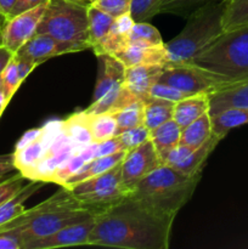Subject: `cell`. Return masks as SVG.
<instances>
[{
  "label": "cell",
  "mask_w": 248,
  "mask_h": 249,
  "mask_svg": "<svg viewBox=\"0 0 248 249\" xmlns=\"http://www.w3.org/2000/svg\"><path fill=\"white\" fill-rule=\"evenodd\" d=\"M95 224L88 246L124 249H167L173 216L153 211L128 195L94 214Z\"/></svg>",
  "instance_id": "cell-1"
},
{
  "label": "cell",
  "mask_w": 248,
  "mask_h": 249,
  "mask_svg": "<svg viewBox=\"0 0 248 249\" xmlns=\"http://www.w3.org/2000/svg\"><path fill=\"white\" fill-rule=\"evenodd\" d=\"M91 215L94 214L85 208L68 189L61 186L60 191L38 206L24 209L23 213L0 226V230L16 229L24 249L28 243L53 235L66 226L79 223Z\"/></svg>",
  "instance_id": "cell-2"
},
{
  "label": "cell",
  "mask_w": 248,
  "mask_h": 249,
  "mask_svg": "<svg viewBox=\"0 0 248 249\" xmlns=\"http://www.w3.org/2000/svg\"><path fill=\"white\" fill-rule=\"evenodd\" d=\"M201 174L186 175L162 164L135 185L130 196L143 202L156 212L175 218L177 212L194 195Z\"/></svg>",
  "instance_id": "cell-3"
},
{
  "label": "cell",
  "mask_w": 248,
  "mask_h": 249,
  "mask_svg": "<svg viewBox=\"0 0 248 249\" xmlns=\"http://www.w3.org/2000/svg\"><path fill=\"white\" fill-rule=\"evenodd\" d=\"M224 6V0H215L201 6L187 17L186 26L179 36L164 43L167 67L191 62L195 56L223 33Z\"/></svg>",
  "instance_id": "cell-4"
},
{
  "label": "cell",
  "mask_w": 248,
  "mask_h": 249,
  "mask_svg": "<svg viewBox=\"0 0 248 249\" xmlns=\"http://www.w3.org/2000/svg\"><path fill=\"white\" fill-rule=\"evenodd\" d=\"M88 9L85 0H49L35 34H49L73 53L91 49Z\"/></svg>",
  "instance_id": "cell-5"
},
{
  "label": "cell",
  "mask_w": 248,
  "mask_h": 249,
  "mask_svg": "<svg viewBox=\"0 0 248 249\" xmlns=\"http://www.w3.org/2000/svg\"><path fill=\"white\" fill-rule=\"evenodd\" d=\"M189 63L230 83L248 79V26L223 32Z\"/></svg>",
  "instance_id": "cell-6"
},
{
  "label": "cell",
  "mask_w": 248,
  "mask_h": 249,
  "mask_svg": "<svg viewBox=\"0 0 248 249\" xmlns=\"http://www.w3.org/2000/svg\"><path fill=\"white\" fill-rule=\"evenodd\" d=\"M99 61L96 85H95L92 101L84 112L89 114H97L112 111L125 106L129 102L135 101L133 94L124 87V72L125 67L123 63L111 55L96 56Z\"/></svg>",
  "instance_id": "cell-7"
},
{
  "label": "cell",
  "mask_w": 248,
  "mask_h": 249,
  "mask_svg": "<svg viewBox=\"0 0 248 249\" xmlns=\"http://www.w3.org/2000/svg\"><path fill=\"white\" fill-rule=\"evenodd\" d=\"M65 187L92 214L99 213L129 195L122 180V162L102 174Z\"/></svg>",
  "instance_id": "cell-8"
},
{
  "label": "cell",
  "mask_w": 248,
  "mask_h": 249,
  "mask_svg": "<svg viewBox=\"0 0 248 249\" xmlns=\"http://www.w3.org/2000/svg\"><path fill=\"white\" fill-rule=\"evenodd\" d=\"M158 82L170 85L189 96L197 94L211 95L230 84V82L224 78L192 63L164 67Z\"/></svg>",
  "instance_id": "cell-9"
},
{
  "label": "cell",
  "mask_w": 248,
  "mask_h": 249,
  "mask_svg": "<svg viewBox=\"0 0 248 249\" xmlns=\"http://www.w3.org/2000/svg\"><path fill=\"white\" fill-rule=\"evenodd\" d=\"M162 164L151 140L145 141L133 150L126 151L122 160V180L129 195L141 179Z\"/></svg>",
  "instance_id": "cell-10"
},
{
  "label": "cell",
  "mask_w": 248,
  "mask_h": 249,
  "mask_svg": "<svg viewBox=\"0 0 248 249\" xmlns=\"http://www.w3.org/2000/svg\"><path fill=\"white\" fill-rule=\"evenodd\" d=\"M45 5H39L6 19L0 33V44L16 53L27 40L35 34L38 24L43 17Z\"/></svg>",
  "instance_id": "cell-11"
},
{
  "label": "cell",
  "mask_w": 248,
  "mask_h": 249,
  "mask_svg": "<svg viewBox=\"0 0 248 249\" xmlns=\"http://www.w3.org/2000/svg\"><path fill=\"white\" fill-rule=\"evenodd\" d=\"M221 140L223 139L213 134L201 147L196 148V150L179 143L177 147H174L168 153L163 164L169 165L182 174H201L203 172L207 160Z\"/></svg>",
  "instance_id": "cell-12"
},
{
  "label": "cell",
  "mask_w": 248,
  "mask_h": 249,
  "mask_svg": "<svg viewBox=\"0 0 248 249\" xmlns=\"http://www.w3.org/2000/svg\"><path fill=\"white\" fill-rule=\"evenodd\" d=\"M94 215L89 216L85 220L72 224L70 226L56 231L53 235L39 238L28 243L24 249H53L72 246H88L89 236L94 228Z\"/></svg>",
  "instance_id": "cell-13"
},
{
  "label": "cell",
  "mask_w": 248,
  "mask_h": 249,
  "mask_svg": "<svg viewBox=\"0 0 248 249\" xmlns=\"http://www.w3.org/2000/svg\"><path fill=\"white\" fill-rule=\"evenodd\" d=\"M73 53L72 49L66 44L56 40L49 34H34L19 48L16 55L33 61L36 66L56 56Z\"/></svg>",
  "instance_id": "cell-14"
},
{
  "label": "cell",
  "mask_w": 248,
  "mask_h": 249,
  "mask_svg": "<svg viewBox=\"0 0 248 249\" xmlns=\"http://www.w3.org/2000/svg\"><path fill=\"white\" fill-rule=\"evenodd\" d=\"M164 66L139 65L126 67L124 72V87L138 100L145 101L150 97V90L158 82Z\"/></svg>",
  "instance_id": "cell-15"
},
{
  "label": "cell",
  "mask_w": 248,
  "mask_h": 249,
  "mask_svg": "<svg viewBox=\"0 0 248 249\" xmlns=\"http://www.w3.org/2000/svg\"><path fill=\"white\" fill-rule=\"evenodd\" d=\"M113 57L121 61L125 68L139 65H159L167 67V51L164 44L145 45V44L129 43L121 53Z\"/></svg>",
  "instance_id": "cell-16"
},
{
  "label": "cell",
  "mask_w": 248,
  "mask_h": 249,
  "mask_svg": "<svg viewBox=\"0 0 248 249\" xmlns=\"http://www.w3.org/2000/svg\"><path fill=\"white\" fill-rule=\"evenodd\" d=\"M232 107H248V79L230 83L209 95V114Z\"/></svg>",
  "instance_id": "cell-17"
},
{
  "label": "cell",
  "mask_w": 248,
  "mask_h": 249,
  "mask_svg": "<svg viewBox=\"0 0 248 249\" xmlns=\"http://www.w3.org/2000/svg\"><path fill=\"white\" fill-rule=\"evenodd\" d=\"M209 112V94H197L175 102L173 119L180 128H185Z\"/></svg>",
  "instance_id": "cell-18"
},
{
  "label": "cell",
  "mask_w": 248,
  "mask_h": 249,
  "mask_svg": "<svg viewBox=\"0 0 248 249\" xmlns=\"http://www.w3.org/2000/svg\"><path fill=\"white\" fill-rule=\"evenodd\" d=\"M180 136H181V128L177 125L174 119H170L150 131V140L152 141L162 163H164L168 153L179 145Z\"/></svg>",
  "instance_id": "cell-19"
},
{
  "label": "cell",
  "mask_w": 248,
  "mask_h": 249,
  "mask_svg": "<svg viewBox=\"0 0 248 249\" xmlns=\"http://www.w3.org/2000/svg\"><path fill=\"white\" fill-rule=\"evenodd\" d=\"M45 182L38 181V180H29L15 196L0 204V226L5 225L10 220L15 219L24 212L23 203L38 192Z\"/></svg>",
  "instance_id": "cell-20"
},
{
  "label": "cell",
  "mask_w": 248,
  "mask_h": 249,
  "mask_svg": "<svg viewBox=\"0 0 248 249\" xmlns=\"http://www.w3.org/2000/svg\"><path fill=\"white\" fill-rule=\"evenodd\" d=\"M212 129L214 135L224 139L226 134L237 126L248 123V107L226 108L211 116Z\"/></svg>",
  "instance_id": "cell-21"
},
{
  "label": "cell",
  "mask_w": 248,
  "mask_h": 249,
  "mask_svg": "<svg viewBox=\"0 0 248 249\" xmlns=\"http://www.w3.org/2000/svg\"><path fill=\"white\" fill-rule=\"evenodd\" d=\"M62 131L71 139L77 150H83L94 142L90 133L88 116L84 111L73 113L63 121Z\"/></svg>",
  "instance_id": "cell-22"
},
{
  "label": "cell",
  "mask_w": 248,
  "mask_h": 249,
  "mask_svg": "<svg viewBox=\"0 0 248 249\" xmlns=\"http://www.w3.org/2000/svg\"><path fill=\"white\" fill-rule=\"evenodd\" d=\"M48 150L46 145L40 138L34 142L14 151V163L16 170H18L26 179H28L31 173L36 167L44 153ZM29 180V179H28Z\"/></svg>",
  "instance_id": "cell-23"
},
{
  "label": "cell",
  "mask_w": 248,
  "mask_h": 249,
  "mask_svg": "<svg viewBox=\"0 0 248 249\" xmlns=\"http://www.w3.org/2000/svg\"><path fill=\"white\" fill-rule=\"evenodd\" d=\"M125 153L126 151H119V152L113 153V155L97 157L89 160L87 164L83 165L82 169H80L79 172L75 173V174L73 175L71 179H68L67 181L65 182V185H62V186L83 181V180H87L89 179V178H94L96 177V175H100L102 174V173L107 172V170L112 169V168L116 167L117 164H119V163L123 160Z\"/></svg>",
  "instance_id": "cell-24"
},
{
  "label": "cell",
  "mask_w": 248,
  "mask_h": 249,
  "mask_svg": "<svg viewBox=\"0 0 248 249\" xmlns=\"http://www.w3.org/2000/svg\"><path fill=\"white\" fill-rule=\"evenodd\" d=\"M175 102L167 100L148 97L143 101V125L148 130H153L165 122L173 119V109Z\"/></svg>",
  "instance_id": "cell-25"
},
{
  "label": "cell",
  "mask_w": 248,
  "mask_h": 249,
  "mask_svg": "<svg viewBox=\"0 0 248 249\" xmlns=\"http://www.w3.org/2000/svg\"><path fill=\"white\" fill-rule=\"evenodd\" d=\"M212 135H213V129H212L211 114L208 112L181 129L180 143L196 150L201 147Z\"/></svg>",
  "instance_id": "cell-26"
},
{
  "label": "cell",
  "mask_w": 248,
  "mask_h": 249,
  "mask_svg": "<svg viewBox=\"0 0 248 249\" xmlns=\"http://www.w3.org/2000/svg\"><path fill=\"white\" fill-rule=\"evenodd\" d=\"M95 158V145L94 142L91 145L87 146L83 150L78 151L73 156H71L60 168H57L55 173L51 177L50 182L57 184L60 186L65 185V182L68 179L73 177L75 173L79 172L84 164H87L89 160H94Z\"/></svg>",
  "instance_id": "cell-27"
},
{
  "label": "cell",
  "mask_w": 248,
  "mask_h": 249,
  "mask_svg": "<svg viewBox=\"0 0 248 249\" xmlns=\"http://www.w3.org/2000/svg\"><path fill=\"white\" fill-rule=\"evenodd\" d=\"M87 116L88 124H89L90 133H91L94 142H101V141L108 140V139L114 138L119 134L116 119L108 112L97 114L87 113Z\"/></svg>",
  "instance_id": "cell-28"
},
{
  "label": "cell",
  "mask_w": 248,
  "mask_h": 249,
  "mask_svg": "<svg viewBox=\"0 0 248 249\" xmlns=\"http://www.w3.org/2000/svg\"><path fill=\"white\" fill-rule=\"evenodd\" d=\"M224 32L248 26V0H224Z\"/></svg>",
  "instance_id": "cell-29"
},
{
  "label": "cell",
  "mask_w": 248,
  "mask_h": 249,
  "mask_svg": "<svg viewBox=\"0 0 248 249\" xmlns=\"http://www.w3.org/2000/svg\"><path fill=\"white\" fill-rule=\"evenodd\" d=\"M88 18H89L90 43H91L92 49L108 34L112 23H113L114 17H112L111 15L106 14V12L101 11L100 9L89 4Z\"/></svg>",
  "instance_id": "cell-30"
},
{
  "label": "cell",
  "mask_w": 248,
  "mask_h": 249,
  "mask_svg": "<svg viewBox=\"0 0 248 249\" xmlns=\"http://www.w3.org/2000/svg\"><path fill=\"white\" fill-rule=\"evenodd\" d=\"M111 114L114 117V119H116L119 133H122V131L125 130V129L142 125L143 101H141V100H135V101L133 102H129L125 106L112 111Z\"/></svg>",
  "instance_id": "cell-31"
},
{
  "label": "cell",
  "mask_w": 248,
  "mask_h": 249,
  "mask_svg": "<svg viewBox=\"0 0 248 249\" xmlns=\"http://www.w3.org/2000/svg\"><path fill=\"white\" fill-rule=\"evenodd\" d=\"M129 43L145 45H163V39L156 27L147 22H135L129 33Z\"/></svg>",
  "instance_id": "cell-32"
},
{
  "label": "cell",
  "mask_w": 248,
  "mask_h": 249,
  "mask_svg": "<svg viewBox=\"0 0 248 249\" xmlns=\"http://www.w3.org/2000/svg\"><path fill=\"white\" fill-rule=\"evenodd\" d=\"M211 1L215 0H162L159 14H175L189 17L192 12Z\"/></svg>",
  "instance_id": "cell-33"
},
{
  "label": "cell",
  "mask_w": 248,
  "mask_h": 249,
  "mask_svg": "<svg viewBox=\"0 0 248 249\" xmlns=\"http://www.w3.org/2000/svg\"><path fill=\"white\" fill-rule=\"evenodd\" d=\"M162 0H133L130 15L135 22H147L159 14Z\"/></svg>",
  "instance_id": "cell-34"
},
{
  "label": "cell",
  "mask_w": 248,
  "mask_h": 249,
  "mask_svg": "<svg viewBox=\"0 0 248 249\" xmlns=\"http://www.w3.org/2000/svg\"><path fill=\"white\" fill-rule=\"evenodd\" d=\"M28 181L29 180L26 179L18 170L0 178V204L15 196Z\"/></svg>",
  "instance_id": "cell-35"
},
{
  "label": "cell",
  "mask_w": 248,
  "mask_h": 249,
  "mask_svg": "<svg viewBox=\"0 0 248 249\" xmlns=\"http://www.w3.org/2000/svg\"><path fill=\"white\" fill-rule=\"evenodd\" d=\"M118 140L123 145L124 150L130 151L138 147L139 145L143 143L145 141L150 140V130L145 125L134 126V128L125 129L117 135Z\"/></svg>",
  "instance_id": "cell-36"
},
{
  "label": "cell",
  "mask_w": 248,
  "mask_h": 249,
  "mask_svg": "<svg viewBox=\"0 0 248 249\" xmlns=\"http://www.w3.org/2000/svg\"><path fill=\"white\" fill-rule=\"evenodd\" d=\"M1 79H2V84H4L5 94H6L7 99L11 101L12 96L16 94L18 88L21 87V84L23 83L18 75V70H17V63H16V58H15V55L14 57L10 60V62L7 63L5 70L2 71Z\"/></svg>",
  "instance_id": "cell-37"
},
{
  "label": "cell",
  "mask_w": 248,
  "mask_h": 249,
  "mask_svg": "<svg viewBox=\"0 0 248 249\" xmlns=\"http://www.w3.org/2000/svg\"><path fill=\"white\" fill-rule=\"evenodd\" d=\"M131 2L133 0H89L90 5L111 15L112 17H118L130 12Z\"/></svg>",
  "instance_id": "cell-38"
},
{
  "label": "cell",
  "mask_w": 248,
  "mask_h": 249,
  "mask_svg": "<svg viewBox=\"0 0 248 249\" xmlns=\"http://www.w3.org/2000/svg\"><path fill=\"white\" fill-rule=\"evenodd\" d=\"M187 96H189V95L184 94V92L180 91V90L159 82L153 84V87L151 88L150 90V97H157V99L167 100V101L172 102H177Z\"/></svg>",
  "instance_id": "cell-39"
},
{
  "label": "cell",
  "mask_w": 248,
  "mask_h": 249,
  "mask_svg": "<svg viewBox=\"0 0 248 249\" xmlns=\"http://www.w3.org/2000/svg\"><path fill=\"white\" fill-rule=\"evenodd\" d=\"M94 145H95V158L113 155V153L119 152V151H125L124 150L123 145H122L121 141L118 140L117 136H114V138L112 139H108V140L101 141V142H94Z\"/></svg>",
  "instance_id": "cell-40"
},
{
  "label": "cell",
  "mask_w": 248,
  "mask_h": 249,
  "mask_svg": "<svg viewBox=\"0 0 248 249\" xmlns=\"http://www.w3.org/2000/svg\"><path fill=\"white\" fill-rule=\"evenodd\" d=\"M0 249H23V242L16 229L0 230Z\"/></svg>",
  "instance_id": "cell-41"
},
{
  "label": "cell",
  "mask_w": 248,
  "mask_h": 249,
  "mask_svg": "<svg viewBox=\"0 0 248 249\" xmlns=\"http://www.w3.org/2000/svg\"><path fill=\"white\" fill-rule=\"evenodd\" d=\"M48 1L49 0H17L16 5L14 6L11 14H10V16L7 18L16 16V15L21 14V12L27 11V10L34 9V7L39 6V5L46 4Z\"/></svg>",
  "instance_id": "cell-42"
},
{
  "label": "cell",
  "mask_w": 248,
  "mask_h": 249,
  "mask_svg": "<svg viewBox=\"0 0 248 249\" xmlns=\"http://www.w3.org/2000/svg\"><path fill=\"white\" fill-rule=\"evenodd\" d=\"M15 58H16L17 70H18L19 78H21L22 82H24L26 78L32 73V71H33L35 67H38V66H36L33 61L28 60V58L21 57V56H17L16 53H15Z\"/></svg>",
  "instance_id": "cell-43"
},
{
  "label": "cell",
  "mask_w": 248,
  "mask_h": 249,
  "mask_svg": "<svg viewBox=\"0 0 248 249\" xmlns=\"http://www.w3.org/2000/svg\"><path fill=\"white\" fill-rule=\"evenodd\" d=\"M40 134H41V128H34V129H29V130H27L26 133L18 139V141L16 142V146H15V150H19V148L34 142V141L38 140V139L40 138Z\"/></svg>",
  "instance_id": "cell-44"
},
{
  "label": "cell",
  "mask_w": 248,
  "mask_h": 249,
  "mask_svg": "<svg viewBox=\"0 0 248 249\" xmlns=\"http://www.w3.org/2000/svg\"><path fill=\"white\" fill-rule=\"evenodd\" d=\"M12 172H16L14 163V152L7 153V155H0V178L6 177Z\"/></svg>",
  "instance_id": "cell-45"
},
{
  "label": "cell",
  "mask_w": 248,
  "mask_h": 249,
  "mask_svg": "<svg viewBox=\"0 0 248 249\" xmlns=\"http://www.w3.org/2000/svg\"><path fill=\"white\" fill-rule=\"evenodd\" d=\"M14 55L15 53H12L9 49H6L4 45L0 44V75H1L2 71L7 66V63L10 62V60L14 57Z\"/></svg>",
  "instance_id": "cell-46"
},
{
  "label": "cell",
  "mask_w": 248,
  "mask_h": 249,
  "mask_svg": "<svg viewBox=\"0 0 248 249\" xmlns=\"http://www.w3.org/2000/svg\"><path fill=\"white\" fill-rule=\"evenodd\" d=\"M16 2L17 0H0V12L6 17V19L10 16V14H11Z\"/></svg>",
  "instance_id": "cell-47"
},
{
  "label": "cell",
  "mask_w": 248,
  "mask_h": 249,
  "mask_svg": "<svg viewBox=\"0 0 248 249\" xmlns=\"http://www.w3.org/2000/svg\"><path fill=\"white\" fill-rule=\"evenodd\" d=\"M5 22H6V17H5L4 15L0 12V33H1V29H2V27H4Z\"/></svg>",
  "instance_id": "cell-48"
},
{
  "label": "cell",
  "mask_w": 248,
  "mask_h": 249,
  "mask_svg": "<svg viewBox=\"0 0 248 249\" xmlns=\"http://www.w3.org/2000/svg\"><path fill=\"white\" fill-rule=\"evenodd\" d=\"M2 113H4V112H0V118H1V116H2Z\"/></svg>",
  "instance_id": "cell-49"
}]
</instances>
